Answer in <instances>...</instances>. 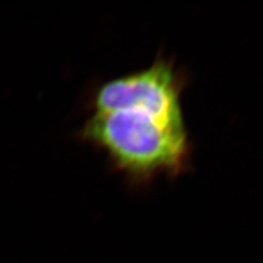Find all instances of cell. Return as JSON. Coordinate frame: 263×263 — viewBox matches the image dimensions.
<instances>
[{
    "label": "cell",
    "mask_w": 263,
    "mask_h": 263,
    "mask_svg": "<svg viewBox=\"0 0 263 263\" xmlns=\"http://www.w3.org/2000/svg\"><path fill=\"white\" fill-rule=\"evenodd\" d=\"M75 138L105 155L108 166L132 189L160 176L177 179L192 169L193 143L186 126L138 111L91 113Z\"/></svg>",
    "instance_id": "6da1fadb"
},
{
    "label": "cell",
    "mask_w": 263,
    "mask_h": 263,
    "mask_svg": "<svg viewBox=\"0 0 263 263\" xmlns=\"http://www.w3.org/2000/svg\"><path fill=\"white\" fill-rule=\"evenodd\" d=\"M189 78L172 57L159 52L146 68L89 89L82 106L91 113L138 111L170 124L186 126L182 96Z\"/></svg>",
    "instance_id": "7a4b0ae2"
}]
</instances>
